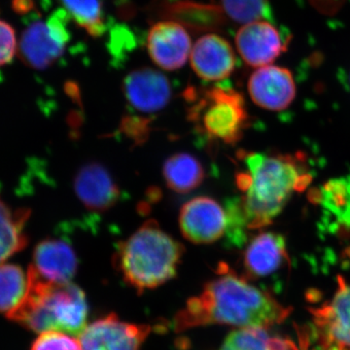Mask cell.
I'll list each match as a JSON object with an SVG mask.
<instances>
[{
    "label": "cell",
    "mask_w": 350,
    "mask_h": 350,
    "mask_svg": "<svg viewBox=\"0 0 350 350\" xmlns=\"http://www.w3.org/2000/svg\"><path fill=\"white\" fill-rule=\"evenodd\" d=\"M69 15L57 10L49 19L31 23L23 32L18 47L21 61L32 69L49 68L63 56L70 33L68 29Z\"/></svg>",
    "instance_id": "obj_6"
},
{
    "label": "cell",
    "mask_w": 350,
    "mask_h": 350,
    "mask_svg": "<svg viewBox=\"0 0 350 350\" xmlns=\"http://www.w3.org/2000/svg\"><path fill=\"white\" fill-rule=\"evenodd\" d=\"M299 337H300V342H299L300 349L299 350H308V349H310V347H308L310 340H308V335L305 333L299 334Z\"/></svg>",
    "instance_id": "obj_31"
},
{
    "label": "cell",
    "mask_w": 350,
    "mask_h": 350,
    "mask_svg": "<svg viewBox=\"0 0 350 350\" xmlns=\"http://www.w3.org/2000/svg\"><path fill=\"white\" fill-rule=\"evenodd\" d=\"M290 313V308L273 295L222 267L217 278L207 282L202 293L189 299L177 312L174 324L176 332L208 325L268 330L283 323Z\"/></svg>",
    "instance_id": "obj_1"
},
{
    "label": "cell",
    "mask_w": 350,
    "mask_h": 350,
    "mask_svg": "<svg viewBox=\"0 0 350 350\" xmlns=\"http://www.w3.org/2000/svg\"><path fill=\"white\" fill-rule=\"evenodd\" d=\"M324 209L340 224L350 225V179L329 181L319 192Z\"/></svg>",
    "instance_id": "obj_24"
},
{
    "label": "cell",
    "mask_w": 350,
    "mask_h": 350,
    "mask_svg": "<svg viewBox=\"0 0 350 350\" xmlns=\"http://www.w3.org/2000/svg\"><path fill=\"white\" fill-rule=\"evenodd\" d=\"M236 44L243 61L259 68L275 62L287 49L288 38L271 23L258 21L241 27Z\"/></svg>",
    "instance_id": "obj_10"
},
{
    "label": "cell",
    "mask_w": 350,
    "mask_h": 350,
    "mask_svg": "<svg viewBox=\"0 0 350 350\" xmlns=\"http://www.w3.org/2000/svg\"><path fill=\"white\" fill-rule=\"evenodd\" d=\"M163 19L172 21L194 31L217 29L224 24V12L217 6L191 0H177L161 5Z\"/></svg>",
    "instance_id": "obj_18"
},
{
    "label": "cell",
    "mask_w": 350,
    "mask_h": 350,
    "mask_svg": "<svg viewBox=\"0 0 350 350\" xmlns=\"http://www.w3.org/2000/svg\"><path fill=\"white\" fill-rule=\"evenodd\" d=\"M150 333L149 325L128 323L109 314L87 325L79 342L83 350H140Z\"/></svg>",
    "instance_id": "obj_9"
},
{
    "label": "cell",
    "mask_w": 350,
    "mask_h": 350,
    "mask_svg": "<svg viewBox=\"0 0 350 350\" xmlns=\"http://www.w3.org/2000/svg\"><path fill=\"white\" fill-rule=\"evenodd\" d=\"M147 50L152 61L165 70L181 68L192 51V42L183 25L163 21L152 25L147 36Z\"/></svg>",
    "instance_id": "obj_12"
},
{
    "label": "cell",
    "mask_w": 350,
    "mask_h": 350,
    "mask_svg": "<svg viewBox=\"0 0 350 350\" xmlns=\"http://www.w3.org/2000/svg\"><path fill=\"white\" fill-rule=\"evenodd\" d=\"M245 170L237 175L243 192V213L250 229L273 223L295 193L312 181L304 157L245 153Z\"/></svg>",
    "instance_id": "obj_2"
},
{
    "label": "cell",
    "mask_w": 350,
    "mask_h": 350,
    "mask_svg": "<svg viewBox=\"0 0 350 350\" xmlns=\"http://www.w3.org/2000/svg\"><path fill=\"white\" fill-rule=\"evenodd\" d=\"M190 56L193 70L206 81L224 80L236 68V55L231 44L218 34L209 33L200 38Z\"/></svg>",
    "instance_id": "obj_16"
},
{
    "label": "cell",
    "mask_w": 350,
    "mask_h": 350,
    "mask_svg": "<svg viewBox=\"0 0 350 350\" xmlns=\"http://www.w3.org/2000/svg\"><path fill=\"white\" fill-rule=\"evenodd\" d=\"M17 51L15 31L8 23L0 21V66L11 63Z\"/></svg>",
    "instance_id": "obj_27"
},
{
    "label": "cell",
    "mask_w": 350,
    "mask_h": 350,
    "mask_svg": "<svg viewBox=\"0 0 350 350\" xmlns=\"http://www.w3.org/2000/svg\"><path fill=\"white\" fill-rule=\"evenodd\" d=\"M13 7L16 12L25 14L33 9L31 0H14Z\"/></svg>",
    "instance_id": "obj_30"
},
{
    "label": "cell",
    "mask_w": 350,
    "mask_h": 350,
    "mask_svg": "<svg viewBox=\"0 0 350 350\" xmlns=\"http://www.w3.org/2000/svg\"><path fill=\"white\" fill-rule=\"evenodd\" d=\"M75 194L88 211L105 213L116 206L119 186L105 165L92 162L83 165L75 177Z\"/></svg>",
    "instance_id": "obj_15"
},
{
    "label": "cell",
    "mask_w": 350,
    "mask_h": 350,
    "mask_svg": "<svg viewBox=\"0 0 350 350\" xmlns=\"http://www.w3.org/2000/svg\"><path fill=\"white\" fill-rule=\"evenodd\" d=\"M227 213L217 200L197 197L186 202L179 214L182 236L191 243L209 244L224 236L228 227Z\"/></svg>",
    "instance_id": "obj_8"
},
{
    "label": "cell",
    "mask_w": 350,
    "mask_h": 350,
    "mask_svg": "<svg viewBox=\"0 0 350 350\" xmlns=\"http://www.w3.org/2000/svg\"><path fill=\"white\" fill-rule=\"evenodd\" d=\"M223 12L239 24L265 21L271 18L269 0H221Z\"/></svg>",
    "instance_id": "obj_25"
},
{
    "label": "cell",
    "mask_w": 350,
    "mask_h": 350,
    "mask_svg": "<svg viewBox=\"0 0 350 350\" xmlns=\"http://www.w3.org/2000/svg\"><path fill=\"white\" fill-rule=\"evenodd\" d=\"M126 101L133 109L142 113L161 111L172 98V85L167 76L150 68L131 71L123 82Z\"/></svg>",
    "instance_id": "obj_11"
},
{
    "label": "cell",
    "mask_w": 350,
    "mask_h": 350,
    "mask_svg": "<svg viewBox=\"0 0 350 350\" xmlns=\"http://www.w3.org/2000/svg\"><path fill=\"white\" fill-rule=\"evenodd\" d=\"M287 262L286 241L278 232H261L244 251V269L252 278H268L280 271Z\"/></svg>",
    "instance_id": "obj_17"
},
{
    "label": "cell",
    "mask_w": 350,
    "mask_h": 350,
    "mask_svg": "<svg viewBox=\"0 0 350 350\" xmlns=\"http://www.w3.org/2000/svg\"><path fill=\"white\" fill-rule=\"evenodd\" d=\"M251 100L258 107L271 111H282L291 105L296 96L293 75L280 66L259 68L248 82Z\"/></svg>",
    "instance_id": "obj_13"
},
{
    "label": "cell",
    "mask_w": 350,
    "mask_h": 350,
    "mask_svg": "<svg viewBox=\"0 0 350 350\" xmlns=\"http://www.w3.org/2000/svg\"><path fill=\"white\" fill-rule=\"evenodd\" d=\"M29 217L31 209H13L0 195V264L27 247L25 228Z\"/></svg>",
    "instance_id": "obj_19"
},
{
    "label": "cell",
    "mask_w": 350,
    "mask_h": 350,
    "mask_svg": "<svg viewBox=\"0 0 350 350\" xmlns=\"http://www.w3.org/2000/svg\"><path fill=\"white\" fill-rule=\"evenodd\" d=\"M319 337V350H350V284L338 276L333 297L310 308Z\"/></svg>",
    "instance_id": "obj_7"
},
{
    "label": "cell",
    "mask_w": 350,
    "mask_h": 350,
    "mask_svg": "<svg viewBox=\"0 0 350 350\" xmlns=\"http://www.w3.org/2000/svg\"><path fill=\"white\" fill-rule=\"evenodd\" d=\"M310 2L320 12L332 15L342 6L345 0H310Z\"/></svg>",
    "instance_id": "obj_29"
},
{
    "label": "cell",
    "mask_w": 350,
    "mask_h": 350,
    "mask_svg": "<svg viewBox=\"0 0 350 350\" xmlns=\"http://www.w3.org/2000/svg\"><path fill=\"white\" fill-rule=\"evenodd\" d=\"M27 273L29 294L8 319L36 333L55 331L79 337L87 327L89 313L81 288L71 282H44Z\"/></svg>",
    "instance_id": "obj_4"
},
{
    "label": "cell",
    "mask_w": 350,
    "mask_h": 350,
    "mask_svg": "<svg viewBox=\"0 0 350 350\" xmlns=\"http://www.w3.org/2000/svg\"><path fill=\"white\" fill-rule=\"evenodd\" d=\"M31 350H83L79 338L61 332H44L32 344Z\"/></svg>",
    "instance_id": "obj_26"
},
{
    "label": "cell",
    "mask_w": 350,
    "mask_h": 350,
    "mask_svg": "<svg viewBox=\"0 0 350 350\" xmlns=\"http://www.w3.org/2000/svg\"><path fill=\"white\" fill-rule=\"evenodd\" d=\"M294 342L273 337L267 329L239 328L226 337L219 350H299Z\"/></svg>",
    "instance_id": "obj_21"
},
{
    "label": "cell",
    "mask_w": 350,
    "mask_h": 350,
    "mask_svg": "<svg viewBox=\"0 0 350 350\" xmlns=\"http://www.w3.org/2000/svg\"><path fill=\"white\" fill-rule=\"evenodd\" d=\"M29 290V273L22 267L0 264V313L7 317L24 303Z\"/></svg>",
    "instance_id": "obj_22"
},
{
    "label": "cell",
    "mask_w": 350,
    "mask_h": 350,
    "mask_svg": "<svg viewBox=\"0 0 350 350\" xmlns=\"http://www.w3.org/2000/svg\"><path fill=\"white\" fill-rule=\"evenodd\" d=\"M64 10L76 24L93 38H100L107 31L103 0H59Z\"/></svg>",
    "instance_id": "obj_23"
},
{
    "label": "cell",
    "mask_w": 350,
    "mask_h": 350,
    "mask_svg": "<svg viewBox=\"0 0 350 350\" xmlns=\"http://www.w3.org/2000/svg\"><path fill=\"white\" fill-rule=\"evenodd\" d=\"M78 259L70 244L62 239H46L36 246L29 271L44 282L64 284L77 273Z\"/></svg>",
    "instance_id": "obj_14"
},
{
    "label": "cell",
    "mask_w": 350,
    "mask_h": 350,
    "mask_svg": "<svg viewBox=\"0 0 350 350\" xmlns=\"http://www.w3.org/2000/svg\"><path fill=\"white\" fill-rule=\"evenodd\" d=\"M186 98L192 103L189 120L204 137L226 144L241 139L250 120L243 94L230 88L213 87L202 93L187 90Z\"/></svg>",
    "instance_id": "obj_5"
},
{
    "label": "cell",
    "mask_w": 350,
    "mask_h": 350,
    "mask_svg": "<svg viewBox=\"0 0 350 350\" xmlns=\"http://www.w3.org/2000/svg\"><path fill=\"white\" fill-rule=\"evenodd\" d=\"M163 174L167 187L179 194L192 192L206 176L202 163L189 153H177L167 159Z\"/></svg>",
    "instance_id": "obj_20"
},
{
    "label": "cell",
    "mask_w": 350,
    "mask_h": 350,
    "mask_svg": "<svg viewBox=\"0 0 350 350\" xmlns=\"http://www.w3.org/2000/svg\"><path fill=\"white\" fill-rule=\"evenodd\" d=\"M349 80H350V78H349Z\"/></svg>",
    "instance_id": "obj_32"
},
{
    "label": "cell",
    "mask_w": 350,
    "mask_h": 350,
    "mask_svg": "<svg viewBox=\"0 0 350 350\" xmlns=\"http://www.w3.org/2000/svg\"><path fill=\"white\" fill-rule=\"evenodd\" d=\"M149 121L137 117H126L122 122V130L137 144L146 139L149 133Z\"/></svg>",
    "instance_id": "obj_28"
},
{
    "label": "cell",
    "mask_w": 350,
    "mask_h": 350,
    "mask_svg": "<svg viewBox=\"0 0 350 350\" xmlns=\"http://www.w3.org/2000/svg\"><path fill=\"white\" fill-rule=\"evenodd\" d=\"M183 254V245L149 220L119 243L114 264L123 280L140 293L172 280Z\"/></svg>",
    "instance_id": "obj_3"
}]
</instances>
